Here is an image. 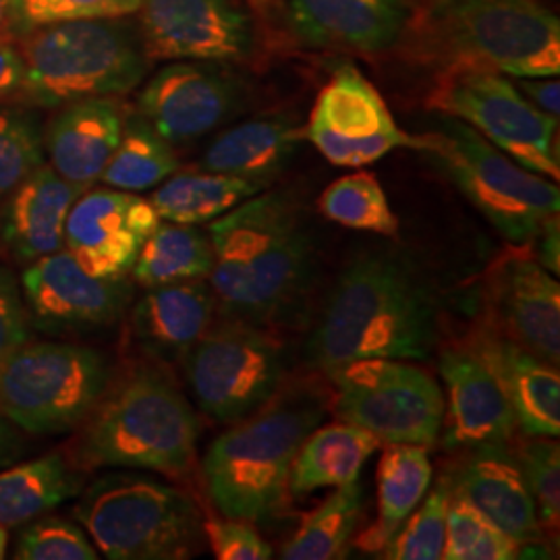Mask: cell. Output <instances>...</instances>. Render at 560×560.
<instances>
[{"instance_id":"cell-1","label":"cell","mask_w":560,"mask_h":560,"mask_svg":"<svg viewBox=\"0 0 560 560\" xmlns=\"http://www.w3.org/2000/svg\"><path fill=\"white\" fill-rule=\"evenodd\" d=\"M439 305L418 264L395 249L351 258L305 345L310 363L330 376L351 361H420L436 345Z\"/></svg>"},{"instance_id":"cell-2","label":"cell","mask_w":560,"mask_h":560,"mask_svg":"<svg viewBox=\"0 0 560 560\" xmlns=\"http://www.w3.org/2000/svg\"><path fill=\"white\" fill-rule=\"evenodd\" d=\"M214 249L210 289L224 318L287 326L316 279V247L298 201L260 191L208 224Z\"/></svg>"},{"instance_id":"cell-3","label":"cell","mask_w":560,"mask_h":560,"mask_svg":"<svg viewBox=\"0 0 560 560\" xmlns=\"http://www.w3.org/2000/svg\"><path fill=\"white\" fill-rule=\"evenodd\" d=\"M75 432L67 459L83 474L148 469L187 478L198 459L201 425L194 405L164 365L141 360L113 374Z\"/></svg>"},{"instance_id":"cell-4","label":"cell","mask_w":560,"mask_h":560,"mask_svg":"<svg viewBox=\"0 0 560 560\" xmlns=\"http://www.w3.org/2000/svg\"><path fill=\"white\" fill-rule=\"evenodd\" d=\"M326 400L312 388L279 393L260 411L231 423L201 460L210 501L231 520L261 523L284 506L291 465L318 428Z\"/></svg>"},{"instance_id":"cell-5","label":"cell","mask_w":560,"mask_h":560,"mask_svg":"<svg viewBox=\"0 0 560 560\" xmlns=\"http://www.w3.org/2000/svg\"><path fill=\"white\" fill-rule=\"evenodd\" d=\"M25 81L20 102L55 110L88 98H120L143 83L152 60L127 18L65 21L18 40Z\"/></svg>"},{"instance_id":"cell-6","label":"cell","mask_w":560,"mask_h":560,"mask_svg":"<svg viewBox=\"0 0 560 560\" xmlns=\"http://www.w3.org/2000/svg\"><path fill=\"white\" fill-rule=\"evenodd\" d=\"M75 499V520L106 559L183 560L201 548L198 504L154 476L108 471Z\"/></svg>"},{"instance_id":"cell-7","label":"cell","mask_w":560,"mask_h":560,"mask_svg":"<svg viewBox=\"0 0 560 560\" xmlns=\"http://www.w3.org/2000/svg\"><path fill=\"white\" fill-rule=\"evenodd\" d=\"M411 150L423 152L513 245H529L559 219L557 180L521 166L467 122L441 115Z\"/></svg>"},{"instance_id":"cell-8","label":"cell","mask_w":560,"mask_h":560,"mask_svg":"<svg viewBox=\"0 0 560 560\" xmlns=\"http://www.w3.org/2000/svg\"><path fill=\"white\" fill-rule=\"evenodd\" d=\"M428 25L446 65L559 78L560 21L538 0H441Z\"/></svg>"},{"instance_id":"cell-9","label":"cell","mask_w":560,"mask_h":560,"mask_svg":"<svg viewBox=\"0 0 560 560\" xmlns=\"http://www.w3.org/2000/svg\"><path fill=\"white\" fill-rule=\"evenodd\" d=\"M113 374L94 347L30 339L0 363V411L27 436L75 432Z\"/></svg>"},{"instance_id":"cell-10","label":"cell","mask_w":560,"mask_h":560,"mask_svg":"<svg viewBox=\"0 0 560 560\" xmlns=\"http://www.w3.org/2000/svg\"><path fill=\"white\" fill-rule=\"evenodd\" d=\"M201 413L231 425L275 399L287 376V351L268 328L224 318L180 361Z\"/></svg>"},{"instance_id":"cell-11","label":"cell","mask_w":560,"mask_h":560,"mask_svg":"<svg viewBox=\"0 0 560 560\" xmlns=\"http://www.w3.org/2000/svg\"><path fill=\"white\" fill-rule=\"evenodd\" d=\"M428 108L467 122L506 156L550 180L560 179L557 125L527 101L513 80L476 65H444Z\"/></svg>"},{"instance_id":"cell-12","label":"cell","mask_w":560,"mask_h":560,"mask_svg":"<svg viewBox=\"0 0 560 560\" xmlns=\"http://www.w3.org/2000/svg\"><path fill=\"white\" fill-rule=\"evenodd\" d=\"M332 409L382 444L434 446L441 441L444 395L439 382L405 360L370 358L332 372Z\"/></svg>"},{"instance_id":"cell-13","label":"cell","mask_w":560,"mask_h":560,"mask_svg":"<svg viewBox=\"0 0 560 560\" xmlns=\"http://www.w3.org/2000/svg\"><path fill=\"white\" fill-rule=\"evenodd\" d=\"M303 133L326 161L345 168L370 166L413 143L381 92L353 65H342L322 88Z\"/></svg>"},{"instance_id":"cell-14","label":"cell","mask_w":560,"mask_h":560,"mask_svg":"<svg viewBox=\"0 0 560 560\" xmlns=\"http://www.w3.org/2000/svg\"><path fill=\"white\" fill-rule=\"evenodd\" d=\"M20 282L32 330L50 337L108 330L133 301L129 280L94 277L67 249L27 264Z\"/></svg>"},{"instance_id":"cell-15","label":"cell","mask_w":560,"mask_h":560,"mask_svg":"<svg viewBox=\"0 0 560 560\" xmlns=\"http://www.w3.org/2000/svg\"><path fill=\"white\" fill-rule=\"evenodd\" d=\"M136 15L150 60L241 62L258 50L256 21L237 0H141Z\"/></svg>"},{"instance_id":"cell-16","label":"cell","mask_w":560,"mask_h":560,"mask_svg":"<svg viewBox=\"0 0 560 560\" xmlns=\"http://www.w3.org/2000/svg\"><path fill=\"white\" fill-rule=\"evenodd\" d=\"M243 104L241 81L221 62L171 60L143 83L138 115L171 145L201 140Z\"/></svg>"},{"instance_id":"cell-17","label":"cell","mask_w":560,"mask_h":560,"mask_svg":"<svg viewBox=\"0 0 560 560\" xmlns=\"http://www.w3.org/2000/svg\"><path fill=\"white\" fill-rule=\"evenodd\" d=\"M161 222L152 201L138 194L88 189L67 217L65 249L94 277L127 279Z\"/></svg>"},{"instance_id":"cell-18","label":"cell","mask_w":560,"mask_h":560,"mask_svg":"<svg viewBox=\"0 0 560 560\" xmlns=\"http://www.w3.org/2000/svg\"><path fill=\"white\" fill-rule=\"evenodd\" d=\"M483 301V322L490 328L536 358L559 365V280L540 261L527 254L501 258L490 268Z\"/></svg>"},{"instance_id":"cell-19","label":"cell","mask_w":560,"mask_h":560,"mask_svg":"<svg viewBox=\"0 0 560 560\" xmlns=\"http://www.w3.org/2000/svg\"><path fill=\"white\" fill-rule=\"evenodd\" d=\"M439 370L446 388L441 430L444 448L513 441L520 430L515 411L492 372L465 342L442 349Z\"/></svg>"},{"instance_id":"cell-20","label":"cell","mask_w":560,"mask_h":560,"mask_svg":"<svg viewBox=\"0 0 560 560\" xmlns=\"http://www.w3.org/2000/svg\"><path fill=\"white\" fill-rule=\"evenodd\" d=\"M501 384L525 436L559 439V365L536 358L486 322L465 342Z\"/></svg>"},{"instance_id":"cell-21","label":"cell","mask_w":560,"mask_h":560,"mask_svg":"<svg viewBox=\"0 0 560 560\" xmlns=\"http://www.w3.org/2000/svg\"><path fill=\"white\" fill-rule=\"evenodd\" d=\"M451 494L474 504L517 544L540 538L536 504L521 474L520 460L509 444H478L444 476Z\"/></svg>"},{"instance_id":"cell-22","label":"cell","mask_w":560,"mask_h":560,"mask_svg":"<svg viewBox=\"0 0 560 560\" xmlns=\"http://www.w3.org/2000/svg\"><path fill=\"white\" fill-rule=\"evenodd\" d=\"M127 106L119 98H88L55 108L44 122V156L52 171L83 191L101 180L119 145Z\"/></svg>"},{"instance_id":"cell-23","label":"cell","mask_w":560,"mask_h":560,"mask_svg":"<svg viewBox=\"0 0 560 560\" xmlns=\"http://www.w3.org/2000/svg\"><path fill=\"white\" fill-rule=\"evenodd\" d=\"M217 298L203 280L150 287L129 312V337L148 360L180 363L212 326Z\"/></svg>"},{"instance_id":"cell-24","label":"cell","mask_w":560,"mask_h":560,"mask_svg":"<svg viewBox=\"0 0 560 560\" xmlns=\"http://www.w3.org/2000/svg\"><path fill=\"white\" fill-rule=\"evenodd\" d=\"M81 194L48 162L21 180L0 206V243L9 256L27 266L65 249L67 217Z\"/></svg>"},{"instance_id":"cell-25","label":"cell","mask_w":560,"mask_h":560,"mask_svg":"<svg viewBox=\"0 0 560 560\" xmlns=\"http://www.w3.org/2000/svg\"><path fill=\"white\" fill-rule=\"evenodd\" d=\"M289 9L307 44L368 55L399 40L407 20L402 0H289Z\"/></svg>"},{"instance_id":"cell-26","label":"cell","mask_w":560,"mask_h":560,"mask_svg":"<svg viewBox=\"0 0 560 560\" xmlns=\"http://www.w3.org/2000/svg\"><path fill=\"white\" fill-rule=\"evenodd\" d=\"M303 127L289 115L243 120L221 133L200 159V171L270 185L293 161Z\"/></svg>"},{"instance_id":"cell-27","label":"cell","mask_w":560,"mask_h":560,"mask_svg":"<svg viewBox=\"0 0 560 560\" xmlns=\"http://www.w3.org/2000/svg\"><path fill=\"white\" fill-rule=\"evenodd\" d=\"M381 444L374 434L347 421L318 425L303 441L293 459L289 492L303 497L322 488H339L360 480L365 460Z\"/></svg>"},{"instance_id":"cell-28","label":"cell","mask_w":560,"mask_h":560,"mask_svg":"<svg viewBox=\"0 0 560 560\" xmlns=\"http://www.w3.org/2000/svg\"><path fill=\"white\" fill-rule=\"evenodd\" d=\"M85 483L83 471L60 453L18 460L0 469V525L21 527L75 499Z\"/></svg>"},{"instance_id":"cell-29","label":"cell","mask_w":560,"mask_h":560,"mask_svg":"<svg viewBox=\"0 0 560 560\" xmlns=\"http://www.w3.org/2000/svg\"><path fill=\"white\" fill-rule=\"evenodd\" d=\"M428 446L386 444L378 465V520L361 536L365 552H381L416 511L432 483Z\"/></svg>"},{"instance_id":"cell-30","label":"cell","mask_w":560,"mask_h":560,"mask_svg":"<svg viewBox=\"0 0 560 560\" xmlns=\"http://www.w3.org/2000/svg\"><path fill=\"white\" fill-rule=\"evenodd\" d=\"M266 189L256 180L241 179L208 171H183L162 180L152 194V206L161 221L177 224H210L241 201Z\"/></svg>"},{"instance_id":"cell-31","label":"cell","mask_w":560,"mask_h":560,"mask_svg":"<svg viewBox=\"0 0 560 560\" xmlns=\"http://www.w3.org/2000/svg\"><path fill=\"white\" fill-rule=\"evenodd\" d=\"M214 249L208 231L194 224L164 222L148 237L131 268V279L143 289L210 277Z\"/></svg>"},{"instance_id":"cell-32","label":"cell","mask_w":560,"mask_h":560,"mask_svg":"<svg viewBox=\"0 0 560 560\" xmlns=\"http://www.w3.org/2000/svg\"><path fill=\"white\" fill-rule=\"evenodd\" d=\"M175 145L161 138L140 115L127 117L119 145L106 164L101 180L106 187L140 194L156 189L179 171Z\"/></svg>"},{"instance_id":"cell-33","label":"cell","mask_w":560,"mask_h":560,"mask_svg":"<svg viewBox=\"0 0 560 560\" xmlns=\"http://www.w3.org/2000/svg\"><path fill=\"white\" fill-rule=\"evenodd\" d=\"M363 490L360 481L339 486L301 523L300 532L282 546L280 559H342L360 525Z\"/></svg>"},{"instance_id":"cell-34","label":"cell","mask_w":560,"mask_h":560,"mask_svg":"<svg viewBox=\"0 0 560 560\" xmlns=\"http://www.w3.org/2000/svg\"><path fill=\"white\" fill-rule=\"evenodd\" d=\"M318 208L328 221L340 226L376 233L382 237L399 235V219L374 173L360 171L332 180L324 189Z\"/></svg>"},{"instance_id":"cell-35","label":"cell","mask_w":560,"mask_h":560,"mask_svg":"<svg viewBox=\"0 0 560 560\" xmlns=\"http://www.w3.org/2000/svg\"><path fill=\"white\" fill-rule=\"evenodd\" d=\"M40 108L0 102V206L27 175L46 162Z\"/></svg>"},{"instance_id":"cell-36","label":"cell","mask_w":560,"mask_h":560,"mask_svg":"<svg viewBox=\"0 0 560 560\" xmlns=\"http://www.w3.org/2000/svg\"><path fill=\"white\" fill-rule=\"evenodd\" d=\"M140 4L141 0H4V36L18 42L65 21L131 18Z\"/></svg>"},{"instance_id":"cell-37","label":"cell","mask_w":560,"mask_h":560,"mask_svg":"<svg viewBox=\"0 0 560 560\" xmlns=\"http://www.w3.org/2000/svg\"><path fill=\"white\" fill-rule=\"evenodd\" d=\"M521 544L506 536L474 504L451 494L442 559L511 560L520 557Z\"/></svg>"},{"instance_id":"cell-38","label":"cell","mask_w":560,"mask_h":560,"mask_svg":"<svg viewBox=\"0 0 560 560\" xmlns=\"http://www.w3.org/2000/svg\"><path fill=\"white\" fill-rule=\"evenodd\" d=\"M451 502V486L446 478L421 499L416 511L400 525L393 540L386 544L384 557L390 560H439L444 550L446 511Z\"/></svg>"},{"instance_id":"cell-39","label":"cell","mask_w":560,"mask_h":560,"mask_svg":"<svg viewBox=\"0 0 560 560\" xmlns=\"http://www.w3.org/2000/svg\"><path fill=\"white\" fill-rule=\"evenodd\" d=\"M101 557L94 541L75 521L60 515H42L21 525L15 560H96Z\"/></svg>"},{"instance_id":"cell-40","label":"cell","mask_w":560,"mask_h":560,"mask_svg":"<svg viewBox=\"0 0 560 560\" xmlns=\"http://www.w3.org/2000/svg\"><path fill=\"white\" fill-rule=\"evenodd\" d=\"M523 480L536 504L541 529H557L560 520V446L557 439L529 436L515 451Z\"/></svg>"},{"instance_id":"cell-41","label":"cell","mask_w":560,"mask_h":560,"mask_svg":"<svg viewBox=\"0 0 560 560\" xmlns=\"http://www.w3.org/2000/svg\"><path fill=\"white\" fill-rule=\"evenodd\" d=\"M203 538L219 560H268L275 557L272 546L261 538L249 521L231 517L203 521Z\"/></svg>"},{"instance_id":"cell-42","label":"cell","mask_w":560,"mask_h":560,"mask_svg":"<svg viewBox=\"0 0 560 560\" xmlns=\"http://www.w3.org/2000/svg\"><path fill=\"white\" fill-rule=\"evenodd\" d=\"M32 339V324L25 310L18 275L0 264V363Z\"/></svg>"},{"instance_id":"cell-43","label":"cell","mask_w":560,"mask_h":560,"mask_svg":"<svg viewBox=\"0 0 560 560\" xmlns=\"http://www.w3.org/2000/svg\"><path fill=\"white\" fill-rule=\"evenodd\" d=\"M25 81V62L20 44L0 36V102H20Z\"/></svg>"},{"instance_id":"cell-44","label":"cell","mask_w":560,"mask_h":560,"mask_svg":"<svg viewBox=\"0 0 560 560\" xmlns=\"http://www.w3.org/2000/svg\"><path fill=\"white\" fill-rule=\"evenodd\" d=\"M513 83L538 110L559 119L560 83L557 78H513Z\"/></svg>"},{"instance_id":"cell-45","label":"cell","mask_w":560,"mask_h":560,"mask_svg":"<svg viewBox=\"0 0 560 560\" xmlns=\"http://www.w3.org/2000/svg\"><path fill=\"white\" fill-rule=\"evenodd\" d=\"M27 453V434L0 411V469L23 459Z\"/></svg>"},{"instance_id":"cell-46","label":"cell","mask_w":560,"mask_h":560,"mask_svg":"<svg viewBox=\"0 0 560 560\" xmlns=\"http://www.w3.org/2000/svg\"><path fill=\"white\" fill-rule=\"evenodd\" d=\"M536 241H538V252H540V260L538 261H540L546 270H550V272L557 277L560 268L559 219L550 222V224L541 231ZM536 241H534V243H536Z\"/></svg>"},{"instance_id":"cell-47","label":"cell","mask_w":560,"mask_h":560,"mask_svg":"<svg viewBox=\"0 0 560 560\" xmlns=\"http://www.w3.org/2000/svg\"><path fill=\"white\" fill-rule=\"evenodd\" d=\"M247 2L261 15H268L279 7V0H247Z\"/></svg>"},{"instance_id":"cell-48","label":"cell","mask_w":560,"mask_h":560,"mask_svg":"<svg viewBox=\"0 0 560 560\" xmlns=\"http://www.w3.org/2000/svg\"><path fill=\"white\" fill-rule=\"evenodd\" d=\"M7 550H9V529L0 525V560L7 557Z\"/></svg>"},{"instance_id":"cell-49","label":"cell","mask_w":560,"mask_h":560,"mask_svg":"<svg viewBox=\"0 0 560 560\" xmlns=\"http://www.w3.org/2000/svg\"><path fill=\"white\" fill-rule=\"evenodd\" d=\"M0 36H4V0H0Z\"/></svg>"}]
</instances>
